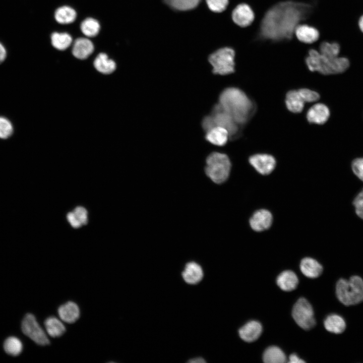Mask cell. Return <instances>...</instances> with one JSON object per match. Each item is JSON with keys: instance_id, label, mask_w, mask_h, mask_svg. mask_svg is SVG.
<instances>
[{"instance_id": "cell-1", "label": "cell", "mask_w": 363, "mask_h": 363, "mask_svg": "<svg viewBox=\"0 0 363 363\" xmlns=\"http://www.w3.org/2000/svg\"><path fill=\"white\" fill-rule=\"evenodd\" d=\"M312 10L313 6L307 3L285 1L276 3L266 12L261 19L259 37L272 41L293 38L296 27L306 23Z\"/></svg>"}, {"instance_id": "cell-2", "label": "cell", "mask_w": 363, "mask_h": 363, "mask_svg": "<svg viewBox=\"0 0 363 363\" xmlns=\"http://www.w3.org/2000/svg\"><path fill=\"white\" fill-rule=\"evenodd\" d=\"M218 99L221 108L241 126L250 120L256 109L254 102L238 88L225 89Z\"/></svg>"}, {"instance_id": "cell-3", "label": "cell", "mask_w": 363, "mask_h": 363, "mask_svg": "<svg viewBox=\"0 0 363 363\" xmlns=\"http://www.w3.org/2000/svg\"><path fill=\"white\" fill-rule=\"evenodd\" d=\"M305 62L309 71L317 72L324 75L342 73L347 70L350 65L349 60L346 57H328L313 48L309 49Z\"/></svg>"}, {"instance_id": "cell-4", "label": "cell", "mask_w": 363, "mask_h": 363, "mask_svg": "<svg viewBox=\"0 0 363 363\" xmlns=\"http://www.w3.org/2000/svg\"><path fill=\"white\" fill-rule=\"evenodd\" d=\"M336 293L338 300L349 306L363 301V280L358 276H353L349 280L339 279L336 284Z\"/></svg>"}, {"instance_id": "cell-5", "label": "cell", "mask_w": 363, "mask_h": 363, "mask_svg": "<svg viewBox=\"0 0 363 363\" xmlns=\"http://www.w3.org/2000/svg\"><path fill=\"white\" fill-rule=\"evenodd\" d=\"M231 162L225 154L214 152L207 157L205 171L207 176L214 183L220 184L228 178Z\"/></svg>"}, {"instance_id": "cell-6", "label": "cell", "mask_w": 363, "mask_h": 363, "mask_svg": "<svg viewBox=\"0 0 363 363\" xmlns=\"http://www.w3.org/2000/svg\"><path fill=\"white\" fill-rule=\"evenodd\" d=\"M235 52L228 46L220 47L208 56L207 60L213 74L227 75L233 73L235 69Z\"/></svg>"}, {"instance_id": "cell-7", "label": "cell", "mask_w": 363, "mask_h": 363, "mask_svg": "<svg viewBox=\"0 0 363 363\" xmlns=\"http://www.w3.org/2000/svg\"><path fill=\"white\" fill-rule=\"evenodd\" d=\"M292 316L297 324L305 330H310L316 324L312 306L305 298H300L295 302Z\"/></svg>"}, {"instance_id": "cell-8", "label": "cell", "mask_w": 363, "mask_h": 363, "mask_svg": "<svg viewBox=\"0 0 363 363\" xmlns=\"http://www.w3.org/2000/svg\"><path fill=\"white\" fill-rule=\"evenodd\" d=\"M214 121L215 126L222 127L227 130L229 138L234 139L241 133L242 126L239 125L233 118L225 111L218 103L215 104L210 114Z\"/></svg>"}, {"instance_id": "cell-9", "label": "cell", "mask_w": 363, "mask_h": 363, "mask_svg": "<svg viewBox=\"0 0 363 363\" xmlns=\"http://www.w3.org/2000/svg\"><path fill=\"white\" fill-rule=\"evenodd\" d=\"M21 328L23 333L36 344L43 346L49 344L46 334L33 315H26L22 322Z\"/></svg>"}, {"instance_id": "cell-10", "label": "cell", "mask_w": 363, "mask_h": 363, "mask_svg": "<svg viewBox=\"0 0 363 363\" xmlns=\"http://www.w3.org/2000/svg\"><path fill=\"white\" fill-rule=\"evenodd\" d=\"M231 19L236 25L245 28L253 23L255 19V14L248 4L241 3L237 5L232 10Z\"/></svg>"}, {"instance_id": "cell-11", "label": "cell", "mask_w": 363, "mask_h": 363, "mask_svg": "<svg viewBox=\"0 0 363 363\" xmlns=\"http://www.w3.org/2000/svg\"><path fill=\"white\" fill-rule=\"evenodd\" d=\"M249 162L260 174L267 175L274 169L276 160L274 157L267 154H256L249 158Z\"/></svg>"}, {"instance_id": "cell-12", "label": "cell", "mask_w": 363, "mask_h": 363, "mask_svg": "<svg viewBox=\"0 0 363 363\" xmlns=\"http://www.w3.org/2000/svg\"><path fill=\"white\" fill-rule=\"evenodd\" d=\"M272 220V215L270 211L260 209L256 211L251 217L250 224L254 230L262 231L270 227Z\"/></svg>"}, {"instance_id": "cell-13", "label": "cell", "mask_w": 363, "mask_h": 363, "mask_svg": "<svg viewBox=\"0 0 363 363\" xmlns=\"http://www.w3.org/2000/svg\"><path fill=\"white\" fill-rule=\"evenodd\" d=\"M294 35L301 42L313 44L317 41L320 37L319 30L307 24H299L295 28Z\"/></svg>"}, {"instance_id": "cell-14", "label": "cell", "mask_w": 363, "mask_h": 363, "mask_svg": "<svg viewBox=\"0 0 363 363\" xmlns=\"http://www.w3.org/2000/svg\"><path fill=\"white\" fill-rule=\"evenodd\" d=\"M329 108L323 103H317L312 106L307 113V119L311 124L323 125L330 117Z\"/></svg>"}, {"instance_id": "cell-15", "label": "cell", "mask_w": 363, "mask_h": 363, "mask_svg": "<svg viewBox=\"0 0 363 363\" xmlns=\"http://www.w3.org/2000/svg\"><path fill=\"white\" fill-rule=\"evenodd\" d=\"M262 331L261 324L256 321H251L243 327L238 331L240 337L245 341L251 342L257 340Z\"/></svg>"}, {"instance_id": "cell-16", "label": "cell", "mask_w": 363, "mask_h": 363, "mask_svg": "<svg viewBox=\"0 0 363 363\" xmlns=\"http://www.w3.org/2000/svg\"><path fill=\"white\" fill-rule=\"evenodd\" d=\"M60 319L67 323L75 322L80 317V309L78 306L73 301H68L61 305L57 310Z\"/></svg>"}, {"instance_id": "cell-17", "label": "cell", "mask_w": 363, "mask_h": 363, "mask_svg": "<svg viewBox=\"0 0 363 363\" xmlns=\"http://www.w3.org/2000/svg\"><path fill=\"white\" fill-rule=\"evenodd\" d=\"M182 276L186 282L195 284L199 282L203 277L201 266L195 262L188 263L182 272Z\"/></svg>"}, {"instance_id": "cell-18", "label": "cell", "mask_w": 363, "mask_h": 363, "mask_svg": "<svg viewBox=\"0 0 363 363\" xmlns=\"http://www.w3.org/2000/svg\"><path fill=\"white\" fill-rule=\"evenodd\" d=\"M93 50V44L89 39L79 38L74 43L72 53L77 58L85 59L92 53Z\"/></svg>"}, {"instance_id": "cell-19", "label": "cell", "mask_w": 363, "mask_h": 363, "mask_svg": "<svg viewBox=\"0 0 363 363\" xmlns=\"http://www.w3.org/2000/svg\"><path fill=\"white\" fill-rule=\"evenodd\" d=\"M300 269L304 275L311 278L319 277L323 271L322 265L317 261L308 257L301 260Z\"/></svg>"}, {"instance_id": "cell-20", "label": "cell", "mask_w": 363, "mask_h": 363, "mask_svg": "<svg viewBox=\"0 0 363 363\" xmlns=\"http://www.w3.org/2000/svg\"><path fill=\"white\" fill-rule=\"evenodd\" d=\"M205 137L206 140L212 144L222 146L227 143L229 135L226 129L215 126L206 133Z\"/></svg>"}, {"instance_id": "cell-21", "label": "cell", "mask_w": 363, "mask_h": 363, "mask_svg": "<svg viewBox=\"0 0 363 363\" xmlns=\"http://www.w3.org/2000/svg\"><path fill=\"white\" fill-rule=\"evenodd\" d=\"M276 282L282 290L290 291L296 288L298 280L296 275L293 271L285 270L278 275Z\"/></svg>"}, {"instance_id": "cell-22", "label": "cell", "mask_w": 363, "mask_h": 363, "mask_svg": "<svg viewBox=\"0 0 363 363\" xmlns=\"http://www.w3.org/2000/svg\"><path fill=\"white\" fill-rule=\"evenodd\" d=\"M285 105L287 108L293 113H300L303 110L305 101L300 96L298 90L288 91L285 97Z\"/></svg>"}, {"instance_id": "cell-23", "label": "cell", "mask_w": 363, "mask_h": 363, "mask_svg": "<svg viewBox=\"0 0 363 363\" xmlns=\"http://www.w3.org/2000/svg\"><path fill=\"white\" fill-rule=\"evenodd\" d=\"M94 66L98 72L104 74H111L116 69L115 62L104 53H100L97 56L94 61Z\"/></svg>"}, {"instance_id": "cell-24", "label": "cell", "mask_w": 363, "mask_h": 363, "mask_svg": "<svg viewBox=\"0 0 363 363\" xmlns=\"http://www.w3.org/2000/svg\"><path fill=\"white\" fill-rule=\"evenodd\" d=\"M326 329L331 333L340 334L345 329L346 324L340 316L331 314L327 317L324 322Z\"/></svg>"}, {"instance_id": "cell-25", "label": "cell", "mask_w": 363, "mask_h": 363, "mask_svg": "<svg viewBox=\"0 0 363 363\" xmlns=\"http://www.w3.org/2000/svg\"><path fill=\"white\" fill-rule=\"evenodd\" d=\"M171 9L179 12L192 10L197 8L203 0H162Z\"/></svg>"}, {"instance_id": "cell-26", "label": "cell", "mask_w": 363, "mask_h": 363, "mask_svg": "<svg viewBox=\"0 0 363 363\" xmlns=\"http://www.w3.org/2000/svg\"><path fill=\"white\" fill-rule=\"evenodd\" d=\"M47 334L51 337H58L64 334L66 328L63 323L55 317H49L44 321Z\"/></svg>"}, {"instance_id": "cell-27", "label": "cell", "mask_w": 363, "mask_h": 363, "mask_svg": "<svg viewBox=\"0 0 363 363\" xmlns=\"http://www.w3.org/2000/svg\"><path fill=\"white\" fill-rule=\"evenodd\" d=\"M77 17L75 10L69 6L58 8L55 12L54 18L59 24H69L73 23Z\"/></svg>"}, {"instance_id": "cell-28", "label": "cell", "mask_w": 363, "mask_h": 363, "mask_svg": "<svg viewBox=\"0 0 363 363\" xmlns=\"http://www.w3.org/2000/svg\"><path fill=\"white\" fill-rule=\"evenodd\" d=\"M263 358V361L266 363H283L286 361L283 351L275 346L267 348L264 352Z\"/></svg>"}, {"instance_id": "cell-29", "label": "cell", "mask_w": 363, "mask_h": 363, "mask_svg": "<svg viewBox=\"0 0 363 363\" xmlns=\"http://www.w3.org/2000/svg\"><path fill=\"white\" fill-rule=\"evenodd\" d=\"M87 212L82 207H77L73 211L68 214L67 218L72 225L75 228L80 227L87 222Z\"/></svg>"}, {"instance_id": "cell-30", "label": "cell", "mask_w": 363, "mask_h": 363, "mask_svg": "<svg viewBox=\"0 0 363 363\" xmlns=\"http://www.w3.org/2000/svg\"><path fill=\"white\" fill-rule=\"evenodd\" d=\"M52 46L59 50H64L72 44V38L67 33L54 32L51 36Z\"/></svg>"}, {"instance_id": "cell-31", "label": "cell", "mask_w": 363, "mask_h": 363, "mask_svg": "<svg viewBox=\"0 0 363 363\" xmlns=\"http://www.w3.org/2000/svg\"><path fill=\"white\" fill-rule=\"evenodd\" d=\"M317 50L325 56L334 58L339 56L340 47L336 42L323 41L319 43Z\"/></svg>"}, {"instance_id": "cell-32", "label": "cell", "mask_w": 363, "mask_h": 363, "mask_svg": "<svg viewBox=\"0 0 363 363\" xmlns=\"http://www.w3.org/2000/svg\"><path fill=\"white\" fill-rule=\"evenodd\" d=\"M99 22L95 19L88 18L84 20L81 24V30L85 36L89 37L96 36L100 30Z\"/></svg>"}, {"instance_id": "cell-33", "label": "cell", "mask_w": 363, "mask_h": 363, "mask_svg": "<svg viewBox=\"0 0 363 363\" xmlns=\"http://www.w3.org/2000/svg\"><path fill=\"white\" fill-rule=\"evenodd\" d=\"M5 351L8 354L17 356L22 351L23 345L19 339L16 337H10L7 338L4 343Z\"/></svg>"}, {"instance_id": "cell-34", "label": "cell", "mask_w": 363, "mask_h": 363, "mask_svg": "<svg viewBox=\"0 0 363 363\" xmlns=\"http://www.w3.org/2000/svg\"><path fill=\"white\" fill-rule=\"evenodd\" d=\"M208 8L212 12L219 13L227 8L229 0H205Z\"/></svg>"}, {"instance_id": "cell-35", "label": "cell", "mask_w": 363, "mask_h": 363, "mask_svg": "<svg viewBox=\"0 0 363 363\" xmlns=\"http://www.w3.org/2000/svg\"><path fill=\"white\" fill-rule=\"evenodd\" d=\"M13 128L11 122L7 118L0 116V138H8L13 133Z\"/></svg>"}, {"instance_id": "cell-36", "label": "cell", "mask_w": 363, "mask_h": 363, "mask_svg": "<svg viewBox=\"0 0 363 363\" xmlns=\"http://www.w3.org/2000/svg\"><path fill=\"white\" fill-rule=\"evenodd\" d=\"M298 92L305 102H313L320 98L318 92L309 89L301 88L298 90Z\"/></svg>"}, {"instance_id": "cell-37", "label": "cell", "mask_w": 363, "mask_h": 363, "mask_svg": "<svg viewBox=\"0 0 363 363\" xmlns=\"http://www.w3.org/2000/svg\"><path fill=\"white\" fill-rule=\"evenodd\" d=\"M351 166L354 174L363 182V157L354 159Z\"/></svg>"}, {"instance_id": "cell-38", "label": "cell", "mask_w": 363, "mask_h": 363, "mask_svg": "<svg viewBox=\"0 0 363 363\" xmlns=\"http://www.w3.org/2000/svg\"><path fill=\"white\" fill-rule=\"evenodd\" d=\"M352 204L355 208L356 215L363 219V189L355 196Z\"/></svg>"}, {"instance_id": "cell-39", "label": "cell", "mask_w": 363, "mask_h": 363, "mask_svg": "<svg viewBox=\"0 0 363 363\" xmlns=\"http://www.w3.org/2000/svg\"><path fill=\"white\" fill-rule=\"evenodd\" d=\"M202 127L205 133L215 127L211 114L206 115L203 118L202 121Z\"/></svg>"}, {"instance_id": "cell-40", "label": "cell", "mask_w": 363, "mask_h": 363, "mask_svg": "<svg viewBox=\"0 0 363 363\" xmlns=\"http://www.w3.org/2000/svg\"><path fill=\"white\" fill-rule=\"evenodd\" d=\"M288 362L290 363H300L305 362V361L299 358L295 354H291L289 356Z\"/></svg>"}, {"instance_id": "cell-41", "label": "cell", "mask_w": 363, "mask_h": 363, "mask_svg": "<svg viewBox=\"0 0 363 363\" xmlns=\"http://www.w3.org/2000/svg\"><path fill=\"white\" fill-rule=\"evenodd\" d=\"M7 52L4 46L0 43V63L3 62L6 57Z\"/></svg>"}, {"instance_id": "cell-42", "label": "cell", "mask_w": 363, "mask_h": 363, "mask_svg": "<svg viewBox=\"0 0 363 363\" xmlns=\"http://www.w3.org/2000/svg\"><path fill=\"white\" fill-rule=\"evenodd\" d=\"M188 362H191V363H195V362L203 363V362H205L206 361L204 360V359L203 358L199 357H196V358L191 359L189 360Z\"/></svg>"}, {"instance_id": "cell-43", "label": "cell", "mask_w": 363, "mask_h": 363, "mask_svg": "<svg viewBox=\"0 0 363 363\" xmlns=\"http://www.w3.org/2000/svg\"><path fill=\"white\" fill-rule=\"evenodd\" d=\"M358 24L360 29L363 32V15L360 18Z\"/></svg>"}]
</instances>
